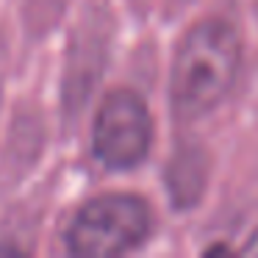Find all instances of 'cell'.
Masks as SVG:
<instances>
[{"label": "cell", "mask_w": 258, "mask_h": 258, "mask_svg": "<svg viewBox=\"0 0 258 258\" xmlns=\"http://www.w3.org/2000/svg\"><path fill=\"white\" fill-rule=\"evenodd\" d=\"M241 58L236 31L225 20H200L186 31L172 61L169 95L180 119L208 114L233 86Z\"/></svg>", "instance_id": "6da1fadb"}, {"label": "cell", "mask_w": 258, "mask_h": 258, "mask_svg": "<svg viewBox=\"0 0 258 258\" xmlns=\"http://www.w3.org/2000/svg\"><path fill=\"white\" fill-rule=\"evenodd\" d=\"M150 233V208L134 195H106L86 203L67 228V250L84 258H106L139 247Z\"/></svg>", "instance_id": "7a4b0ae2"}, {"label": "cell", "mask_w": 258, "mask_h": 258, "mask_svg": "<svg viewBox=\"0 0 258 258\" xmlns=\"http://www.w3.org/2000/svg\"><path fill=\"white\" fill-rule=\"evenodd\" d=\"M153 119L147 103L131 89L106 95L95 117V156L108 169H134L147 158Z\"/></svg>", "instance_id": "3957f363"}, {"label": "cell", "mask_w": 258, "mask_h": 258, "mask_svg": "<svg viewBox=\"0 0 258 258\" xmlns=\"http://www.w3.org/2000/svg\"><path fill=\"white\" fill-rule=\"evenodd\" d=\"M208 178V164L200 150H180L175 161L169 164L167 183L172 191L175 206H195L203 195V186Z\"/></svg>", "instance_id": "277c9868"}, {"label": "cell", "mask_w": 258, "mask_h": 258, "mask_svg": "<svg viewBox=\"0 0 258 258\" xmlns=\"http://www.w3.org/2000/svg\"><path fill=\"white\" fill-rule=\"evenodd\" d=\"M241 252H244V255H258V230L250 236V241L244 244V250H241Z\"/></svg>", "instance_id": "5b68a950"}]
</instances>
